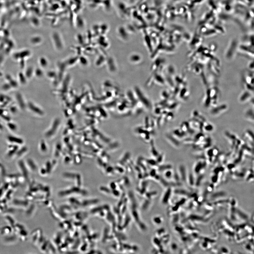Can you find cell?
<instances>
[{
	"label": "cell",
	"instance_id": "cell-1",
	"mask_svg": "<svg viewBox=\"0 0 254 254\" xmlns=\"http://www.w3.org/2000/svg\"><path fill=\"white\" fill-rule=\"evenodd\" d=\"M9 141L15 143H22V141L20 139L15 137L10 136L8 138Z\"/></svg>",
	"mask_w": 254,
	"mask_h": 254
}]
</instances>
